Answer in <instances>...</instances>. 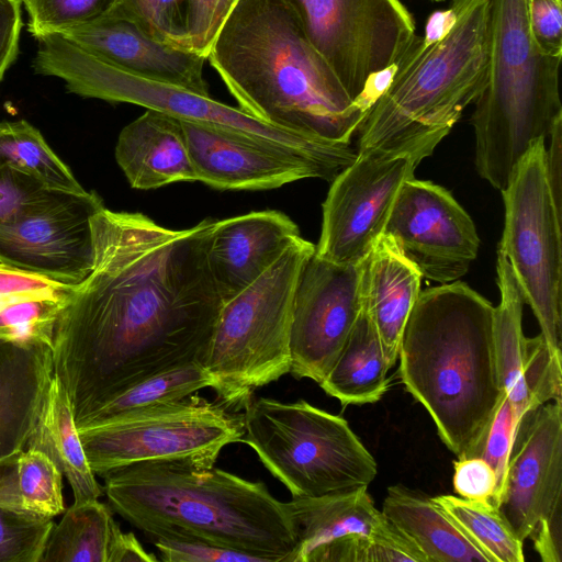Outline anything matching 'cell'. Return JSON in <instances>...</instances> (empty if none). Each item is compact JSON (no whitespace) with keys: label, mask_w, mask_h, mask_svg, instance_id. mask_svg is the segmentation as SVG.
I'll return each instance as SVG.
<instances>
[{"label":"cell","mask_w":562,"mask_h":562,"mask_svg":"<svg viewBox=\"0 0 562 562\" xmlns=\"http://www.w3.org/2000/svg\"><path fill=\"white\" fill-rule=\"evenodd\" d=\"M214 224L169 229L105 206L92 216L93 267L52 350L76 425L139 381L200 360L224 304L207 262Z\"/></svg>","instance_id":"1"},{"label":"cell","mask_w":562,"mask_h":562,"mask_svg":"<svg viewBox=\"0 0 562 562\" xmlns=\"http://www.w3.org/2000/svg\"><path fill=\"white\" fill-rule=\"evenodd\" d=\"M206 59L240 110L277 128L351 144L368 113L348 95L283 0H239Z\"/></svg>","instance_id":"2"},{"label":"cell","mask_w":562,"mask_h":562,"mask_svg":"<svg viewBox=\"0 0 562 562\" xmlns=\"http://www.w3.org/2000/svg\"><path fill=\"white\" fill-rule=\"evenodd\" d=\"M110 507L154 539L199 540L290 562L296 533L289 503L262 482L183 463L146 461L104 473Z\"/></svg>","instance_id":"3"},{"label":"cell","mask_w":562,"mask_h":562,"mask_svg":"<svg viewBox=\"0 0 562 562\" xmlns=\"http://www.w3.org/2000/svg\"><path fill=\"white\" fill-rule=\"evenodd\" d=\"M400 378L458 459L474 446L503 394L494 306L461 281L420 291L403 329Z\"/></svg>","instance_id":"4"},{"label":"cell","mask_w":562,"mask_h":562,"mask_svg":"<svg viewBox=\"0 0 562 562\" xmlns=\"http://www.w3.org/2000/svg\"><path fill=\"white\" fill-rule=\"evenodd\" d=\"M488 0H452L439 34L417 37L360 124L358 150L430 156L487 75Z\"/></svg>","instance_id":"5"},{"label":"cell","mask_w":562,"mask_h":562,"mask_svg":"<svg viewBox=\"0 0 562 562\" xmlns=\"http://www.w3.org/2000/svg\"><path fill=\"white\" fill-rule=\"evenodd\" d=\"M490 44L485 85L471 117L479 175L499 191L538 139L562 119V56L543 53L528 23V0H488Z\"/></svg>","instance_id":"6"},{"label":"cell","mask_w":562,"mask_h":562,"mask_svg":"<svg viewBox=\"0 0 562 562\" xmlns=\"http://www.w3.org/2000/svg\"><path fill=\"white\" fill-rule=\"evenodd\" d=\"M315 245L295 237L249 286L226 301L199 362L217 402L244 409L254 393L290 372L293 296Z\"/></svg>","instance_id":"7"},{"label":"cell","mask_w":562,"mask_h":562,"mask_svg":"<svg viewBox=\"0 0 562 562\" xmlns=\"http://www.w3.org/2000/svg\"><path fill=\"white\" fill-rule=\"evenodd\" d=\"M37 74L55 76L70 92L110 102H126L155 110L181 121L228 130L262 144L300 153L338 169L357 156L351 144L308 138L266 124L247 114L190 89L146 79L126 72L89 54L58 33L35 37Z\"/></svg>","instance_id":"8"},{"label":"cell","mask_w":562,"mask_h":562,"mask_svg":"<svg viewBox=\"0 0 562 562\" xmlns=\"http://www.w3.org/2000/svg\"><path fill=\"white\" fill-rule=\"evenodd\" d=\"M243 442L292 494L317 497L368 487L378 464L341 416L304 400L251 398Z\"/></svg>","instance_id":"9"},{"label":"cell","mask_w":562,"mask_h":562,"mask_svg":"<svg viewBox=\"0 0 562 562\" xmlns=\"http://www.w3.org/2000/svg\"><path fill=\"white\" fill-rule=\"evenodd\" d=\"M95 475L146 461L214 467L222 449L243 442L244 415L192 394L120 419L78 429Z\"/></svg>","instance_id":"10"},{"label":"cell","mask_w":562,"mask_h":562,"mask_svg":"<svg viewBox=\"0 0 562 562\" xmlns=\"http://www.w3.org/2000/svg\"><path fill=\"white\" fill-rule=\"evenodd\" d=\"M501 192L505 224L498 251L509 262L548 346L562 353L561 211L548 181L544 139L528 148Z\"/></svg>","instance_id":"11"},{"label":"cell","mask_w":562,"mask_h":562,"mask_svg":"<svg viewBox=\"0 0 562 562\" xmlns=\"http://www.w3.org/2000/svg\"><path fill=\"white\" fill-rule=\"evenodd\" d=\"M348 95L369 111L378 78L393 70L417 40L401 0H283Z\"/></svg>","instance_id":"12"},{"label":"cell","mask_w":562,"mask_h":562,"mask_svg":"<svg viewBox=\"0 0 562 562\" xmlns=\"http://www.w3.org/2000/svg\"><path fill=\"white\" fill-rule=\"evenodd\" d=\"M102 207L94 191L43 190L0 222V262L79 284L93 267L91 218Z\"/></svg>","instance_id":"13"},{"label":"cell","mask_w":562,"mask_h":562,"mask_svg":"<svg viewBox=\"0 0 562 562\" xmlns=\"http://www.w3.org/2000/svg\"><path fill=\"white\" fill-rule=\"evenodd\" d=\"M420 162L415 156L381 149L357 150L333 179L323 203L315 254L337 263H358L383 234L404 182Z\"/></svg>","instance_id":"14"},{"label":"cell","mask_w":562,"mask_h":562,"mask_svg":"<svg viewBox=\"0 0 562 562\" xmlns=\"http://www.w3.org/2000/svg\"><path fill=\"white\" fill-rule=\"evenodd\" d=\"M361 261L337 263L315 251L299 276L290 327V373L318 384L362 312Z\"/></svg>","instance_id":"15"},{"label":"cell","mask_w":562,"mask_h":562,"mask_svg":"<svg viewBox=\"0 0 562 562\" xmlns=\"http://www.w3.org/2000/svg\"><path fill=\"white\" fill-rule=\"evenodd\" d=\"M383 233L423 278L439 284L464 276L480 247L473 221L452 194L414 177L402 186Z\"/></svg>","instance_id":"16"},{"label":"cell","mask_w":562,"mask_h":562,"mask_svg":"<svg viewBox=\"0 0 562 562\" xmlns=\"http://www.w3.org/2000/svg\"><path fill=\"white\" fill-rule=\"evenodd\" d=\"M497 508L522 542L540 521L562 513V401L521 415Z\"/></svg>","instance_id":"17"},{"label":"cell","mask_w":562,"mask_h":562,"mask_svg":"<svg viewBox=\"0 0 562 562\" xmlns=\"http://www.w3.org/2000/svg\"><path fill=\"white\" fill-rule=\"evenodd\" d=\"M180 122L196 181L218 190H267L307 178L333 180L341 171L228 130Z\"/></svg>","instance_id":"18"},{"label":"cell","mask_w":562,"mask_h":562,"mask_svg":"<svg viewBox=\"0 0 562 562\" xmlns=\"http://www.w3.org/2000/svg\"><path fill=\"white\" fill-rule=\"evenodd\" d=\"M58 34L132 75L210 94L206 58L160 38L123 1L101 19Z\"/></svg>","instance_id":"19"},{"label":"cell","mask_w":562,"mask_h":562,"mask_svg":"<svg viewBox=\"0 0 562 562\" xmlns=\"http://www.w3.org/2000/svg\"><path fill=\"white\" fill-rule=\"evenodd\" d=\"M501 301L494 307V345L499 382L516 414L562 401V353L554 352L540 334L522 331L525 300L506 257L497 251Z\"/></svg>","instance_id":"20"},{"label":"cell","mask_w":562,"mask_h":562,"mask_svg":"<svg viewBox=\"0 0 562 562\" xmlns=\"http://www.w3.org/2000/svg\"><path fill=\"white\" fill-rule=\"evenodd\" d=\"M297 236L296 224L277 210L215 221L207 262L223 302L256 281Z\"/></svg>","instance_id":"21"},{"label":"cell","mask_w":562,"mask_h":562,"mask_svg":"<svg viewBox=\"0 0 562 562\" xmlns=\"http://www.w3.org/2000/svg\"><path fill=\"white\" fill-rule=\"evenodd\" d=\"M422 279L416 266L385 233L361 260L362 311L374 325L393 366L403 329L422 291Z\"/></svg>","instance_id":"22"},{"label":"cell","mask_w":562,"mask_h":562,"mask_svg":"<svg viewBox=\"0 0 562 562\" xmlns=\"http://www.w3.org/2000/svg\"><path fill=\"white\" fill-rule=\"evenodd\" d=\"M115 159L135 189L196 181L180 120L155 110L121 131Z\"/></svg>","instance_id":"23"},{"label":"cell","mask_w":562,"mask_h":562,"mask_svg":"<svg viewBox=\"0 0 562 562\" xmlns=\"http://www.w3.org/2000/svg\"><path fill=\"white\" fill-rule=\"evenodd\" d=\"M52 376V350L0 339V460L25 449Z\"/></svg>","instance_id":"24"},{"label":"cell","mask_w":562,"mask_h":562,"mask_svg":"<svg viewBox=\"0 0 562 562\" xmlns=\"http://www.w3.org/2000/svg\"><path fill=\"white\" fill-rule=\"evenodd\" d=\"M289 506L296 533L290 562H310L315 552L333 541L371 533L385 519L375 508L368 487L317 497H292Z\"/></svg>","instance_id":"25"},{"label":"cell","mask_w":562,"mask_h":562,"mask_svg":"<svg viewBox=\"0 0 562 562\" xmlns=\"http://www.w3.org/2000/svg\"><path fill=\"white\" fill-rule=\"evenodd\" d=\"M381 512L427 562H488L434 497L401 484L392 485Z\"/></svg>","instance_id":"26"},{"label":"cell","mask_w":562,"mask_h":562,"mask_svg":"<svg viewBox=\"0 0 562 562\" xmlns=\"http://www.w3.org/2000/svg\"><path fill=\"white\" fill-rule=\"evenodd\" d=\"M25 448L43 451L57 464L71 486L74 503L99 499L103 494L82 447L68 394L54 374Z\"/></svg>","instance_id":"27"},{"label":"cell","mask_w":562,"mask_h":562,"mask_svg":"<svg viewBox=\"0 0 562 562\" xmlns=\"http://www.w3.org/2000/svg\"><path fill=\"white\" fill-rule=\"evenodd\" d=\"M392 367L374 325L362 311L319 386L342 405L374 403L389 389Z\"/></svg>","instance_id":"28"},{"label":"cell","mask_w":562,"mask_h":562,"mask_svg":"<svg viewBox=\"0 0 562 562\" xmlns=\"http://www.w3.org/2000/svg\"><path fill=\"white\" fill-rule=\"evenodd\" d=\"M211 386L210 375L198 360H193L139 381L90 412L76 426L81 429L110 423L180 401Z\"/></svg>","instance_id":"29"},{"label":"cell","mask_w":562,"mask_h":562,"mask_svg":"<svg viewBox=\"0 0 562 562\" xmlns=\"http://www.w3.org/2000/svg\"><path fill=\"white\" fill-rule=\"evenodd\" d=\"M114 522L98 499L74 503L54 524L40 562H106Z\"/></svg>","instance_id":"30"},{"label":"cell","mask_w":562,"mask_h":562,"mask_svg":"<svg viewBox=\"0 0 562 562\" xmlns=\"http://www.w3.org/2000/svg\"><path fill=\"white\" fill-rule=\"evenodd\" d=\"M0 165L34 179L48 190L87 191L40 131L24 120L0 122Z\"/></svg>","instance_id":"31"},{"label":"cell","mask_w":562,"mask_h":562,"mask_svg":"<svg viewBox=\"0 0 562 562\" xmlns=\"http://www.w3.org/2000/svg\"><path fill=\"white\" fill-rule=\"evenodd\" d=\"M434 499L488 562L525 561L524 542L516 537L496 506L453 495H439Z\"/></svg>","instance_id":"32"},{"label":"cell","mask_w":562,"mask_h":562,"mask_svg":"<svg viewBox=\"0 0 562 562\" xmlns=\"http://www.w3.org/2000/svg\"><path fill=\"white\" fill-rule=\"evenodd\" d=\"M427 562L420 551L385 517L371 533L337 539L310 562Z\"/></svg>","instance_id":"33"},{"label":"cell","mask_w":562,"mask_h":562,"mask_svg":"<svg viewBox=\"0 0 562 562\" xmlns=\"http://www.w3.org/2000/svg\"><path fill=\"white\" fill-rule=\"evenodd\" d=\"M22 510L54 518L65 512L63 473L43 451L25 448L16 462Z\"/></svg>","instance_id":"34"},{"label":"cell","mask_w":562,"mask_h":562,"mask_svg":"<svg viewBox=\"0 0 562 562\" xmlns=\"http://www.w3.org/2000/svg\"><path fill=\"white\" fill-rule=\"evenodd\" d=\"M68 297H38L0 311V339L53 350L59 317Z\"/></svg>","instance_id":"35"},{"label":"cell","mask_w":562,"mask_h":562,"mask_svg":"<svg viewBox=\"0 0 562 562\" xmlns=\"http://www.w3.org/2000/svg\"><path fill=\"white\" fill-rule=\"evenodd\" d=\"M53 518L0 506V562H40Z\"/></svg>","instance_id":"36"},{"label":"cell","mask_w":562,"mask_h":562,"mask_svg":"<svg viewBox=\"0 0 562 562\" xmlns=\"http://www.w3.org/2000/svg\"><path fill=\"white\" fill-rule=\"evenodd\" d=\"M122 0H30L29 31L35 37L60 33L97 21Z\"/></svg>","instance_id":"37"},{"label":"cell","mask_w":562,"mask_h":562,"mask_svg":"<svg viewBox=\"0 0 562 562\" xmlns=\"http://www.w3.org/2000/svg\"><path fill=\"white\" fill-rule=\"evenodd\" d=\"M519 419L520 417L503 392L491 420L474 446L463 457L482 458L492 467L497 479L496 505L504 487L508 458Z\"/></svg>","instance_id":"38"},{"label":"cell","mask_w":562,"mask_h":562,"mask_svg":"<svg viewBox=\"0 0 562 562\" xmlns=\"http://www.w3.org/2000/svg\"><path fill=\"white\" fill-rule=\"evenodd\" d=\"M160 38L189 48L188 0H122Z\"/></svg>","instance_id":"39"},{"label":"cell","mask_w":562,"mask_h":562,"mask_svg":"<svg viewBox=\"0 0 562 562\" xmlns=\"http://www.w3.org/2000/svg\"><path fill=\"white\" fill-rule=\"evenodd\" d=\"M74 288L75 285L0 262V311L24 300L68 297Z\"/></svg>","instance_id":"40"},{"label":"cell","mask_w":562,"mask_h":562,"mask_svg":"<svg viewBox=\"0 0 562 562\" xmlns=\"http://www.w3.org/2000/svg\"><path fill=\"white\" fill-rule=\"evenodd\" d=\"M239 0H188L190 49L206 58L223 24Z\"/></svg>","instance_id":"41"},{"label":"cell","mask_w":562,"mask_h":562,"mask_svg":"<svg viewBox=\"0 0 562 562\" xmlns=\"http://www.w3.org/2000/svg\"><path fill=\"white\" fill-rule=\"evenodd\" d=\"M165 562H266L262 558L199 540H153Z\"/></svg>","instance_id":"42"},{"label":"cell","mask_w":562,"mask_h":562,"mask_svg":"<svg viewBox=\"0 0 562 562\" xmlns=\"http://www.w3.org/2000/svg\"><path fill=\"white\" fill-rule=\"evenodd\" d=\"M453 488L460 497L487 502L496 506L497 479L492 467L482 458H461L454 462Z\"/></svg>","instance_id":"43"},{"label":"cell","mask_w":562,"mask_h":562,"mask_svg":"<svg viewBox=\"0 0 562 562\" xmlns=\"http://www.w3.org/2000/svg\"><path fill=\"white\" fill-rule=\"evenodd\" d=\"M528 23L535 43L543 53L562 56L561 0H528Z\"/></svg>","instance_id":"44"},{"label":"cell","mask_w":562,"mask_h":562,"mask_svg":"<svg viewBox=\"0 0 562 562\" xmlns=\"http://www.w3.org/2000/svg\"><path fill=\"white\" fill-rule=\"evenodd\" d=\"M45 189L34 179L0 165V222Z\"/></svg>","instance_id":"45"},{"label":"cell","mask_w":562,"mask_h":562,"mask_svg":"<svg viewBox=\"0 0 562 562\" xmlns=\"http://www.w3.org/2000/svg\"><path fill=\"white\" fill-rule=\"evenodd\" d=\"M21 3L20 0H0V81L19 52Z\"/></svg>","instance_id":"46"},{"label":"cell","mask_w":562,"mask_h":562,"mask_svg":"<svg viewBox=\"0 0 562 562\" xmlns=\"http://www.w3.org/2000/svg\"><path fill=\"white\" fill-rule=\"evenodd\" d=\"M159 559L145 550L133 532H123L114 522L106 562H156Z\"/></svg>","instance_id":"47"},{"label":"cell","mask_w":562,"mask_h":562,"mask_svg":"<svg viewBox=\"0 0 562 562\" xmlns=\"http://www.w3.org/2000/svg\"><path fill=\"white\" fill-rule=\"evenodd\" d=\"M562 513L540 521L529 539L543 562H561Z\"/></svg>","instance_id":"48"},{"label":"cell","mask_w":562,"mask_h":562,"mask_svg":"<svg viewBox=\"0 0 562 562\" xmlns=\"http://www.w3.org/2000/svg\"><path fill=\"white\" fill-rule=\"evenodd\" d=\"M561 132L562 119H560L553 126L550 137L551 145L547 150V176L553 201L557 207L561 211V180H562V166H561Z\"/></svg>","instance_id":"49"},{"label":"cell","mask_w":562,"mask_h":562,"mask_svg":"<svg viewBox=\"0 0 562 562\" xmlns=\"http://www.w3.org/2000/svg\"><path fill=\"white\" fill-rule=\"evenodd\" d=\"M19 453L0 460V506L23 512L16 471Z\"/></svg>","instance_id":"50"},{"label":"cell","mask_w":562,"mask_h":562,"mask_svg":"<svg viewBox=\"0 0 562 562\" xmlns=\"http://www.w3.org/2000/svg\"><path fill=\"white\" fill-rule=\"evenodd\" d=\"M20 1H21L22 3H24V5H26V4L30 2V0H20Z\"/></svg>","instance_id":"51"},{"label":"cell","mask_w":562,"mask_h":562,"mask_svg":"<svg viewBox=\"0 0 562 562\" xmlns=\"http://www.w3.org/2000/svg\"><path fill=\"white\" fill-rule=\"evenodd\" d=\"M562 1V0H561Z\"/></svg>","instance_id":"52"}]
</instances>
